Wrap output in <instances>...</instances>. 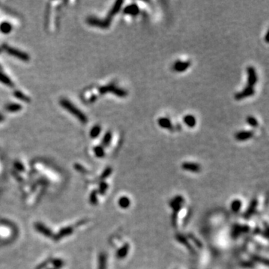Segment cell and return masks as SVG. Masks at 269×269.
Returning a JSON list of instances; mask_svg holds the SVG:
<instances>
[{
    "label": "cell",
    "mask_w": 269,
    "mask_h": 269,
    "mask_svg": "<svg viewBox=\"0 0 269 269\" xmlns=\"http://www.w3.org/2000/svg\"><path fill=\"white\" fill-rule=\"evenodd\" d=\"M60 104L64 108H65L66 110L68 111L70 113H71L72 114L74 115L76 118L79 120V121L83 123H86L88 122V117H86V115L84 113H82L79 108L76 107L73 103H70L68 100H66V99H62V100H60Z\"/></svg>",
    "instance_id": "cell-1"
},
{
    "label": "cell",
    "mask_w": 269,
    "mask_h": 269,
    "mask_svg": "<svg viewBox=\"0 0 269 269\" xmlns=\"http://www.w3.org/2000/svg\"><path fill=\"white\" fill-rule=\"evenodd\" d=\"M99 91L100 94H104L106 93H112L119 97H125L127 95V91L122 88H119L114 85H106L99 88Z\"/></svg>",
    "instance_id": "cell-2"
},
{
    "label": "cell",
    "mask_w": 269,
    "mask_h": 269,
    "mask_svg": "<svg viewBox=\"0 0 269 269\" xmlns=\"http://www.w3.org/2000/svg\"><path fill=\"white\" fill-rule=\"evenodd\" d=\"M87 22L89 25L93 26H97L102 28H108L111 24V19L107 17L105 19H100L96 17H89L87 19Z\"/></svg>",
    "instance_id": "cell-3"
},
{
    "label": "cell",
    "mask_w": 269,
    "mask_h": 269,
    "mask_svg": "<svg viewBox=\"0 0 269 269\" xmlns=\"http://www.w3.org/2000/svg\"><path fill=\"white\" fill-rule=\"evenodd\" d=\"M247 86L253 88L254 85L256 84L257 81H258L256 70L254 69V67L250 66V67H247Z\"/></svg>",
    "instance_id": "cell-4"
},
{
    "label": "cell",
    "mask_w": 269,
    "mask_h": 269,
    "mask_svg": "<svg viewBox=\"0 0 269 269\" xmlns=\"http://www.w3.org/2000/svg\"><path fill=\"white\" fill-rule=\"evenodd\" d=\"M255 94V90L254 88L250 86H247L246 88H244L243 89V91H242L241 92L237 93V94L235 95V99L236 100H243V99L247 98V97H249L253 96Z\"/></svg>",
    "instance_id": "cell-5"
},
{
    "label": "cell",
    "mask_w": 269,
    "mask_h": 269,
    "mask_svg": "<svg viewBox=\"0 0 269 269\" xmlns=\"http://www.w3.org/2000/svg\"><path fill=\"white\" fill-rule=\"evenodd\" d=\"M7 52L10 55H13V56L16 57V58H18L19 59L22 60V61H28V59H29V56L26 53L21 52V51L18 50V49H13V48L8 47L7 49Z\"/></svg>",
    "instance_id": "cell-6"
},
{
    "label": "cell",
    "mask_w": 269,
    "mask_h": 269,
    "mask_svg": "<svg viewBox=\"0 0 269 269\" xmlns=\"http://www.w3.org/2000/svg\"><path fill=\"white\" fill-rule=\"evenodd\" d=\"M191 66V62L190 61H177L174 63L173 65V69L175 72L177 73H182L185 71L189 68Z\"/></svg>",
    "instance_id": "cell-7"
},
{
    "label": "cell",
    "mask_w": 269,
    "mask_h": 269,
    "mask_svg": "<svg viewBox=\"0 0 269 269\" xmlns=\"http://www.w3.org/2000/svg\"><path fill=\"white\" fill-rule=\"evenodd\" d=\"M123 11L124 14H127V15H130V16H135L139 13V12H140V9H139V7L137 6V4H134V3H132V4H129V5L126 6V7H124V9Z\"/></svg>",
    "instance_id": "cell-8"
},
{
    "label": "cell",
    "mask_w": 269,
    "mask_h": 269,
    "mask_svg": "<svg viewBox=\"0 0 269 269\" xmlns=\"http://www.w3.org/2000/svg\"><path fill=\"white\" fill-rule=\"evenodd\" d=\"M253 131H250V130L244 131H244H241L236 133L235 137L239 141H244V140H247L250 139L253 136Z\"/></svg>",
    "instance_id": "cell-9"
},
{
    "label": "cell",
    "mask_w": 269,
    "mask_h": 269,
    "mask_svg": "<svg viewBox=\"0 0 269 269\" xmlns=\"http://www.w3.org/2000/svg\"><path fill=\"white\" fill-rule=\"evenodd\" d=\"M158 123L160 127L165 129H173V125L171 123V121L167 117H160L158 120Z\"/></svg>",
    "instance_id": "cell-10"
},
{
    "label": "cell",
    "mask_w": 269,
    "mask_h": 269,
    "mask_svg": "<svg viewBox=\"0 0 269 269\" xmlns=\"http://www.w3.org/2000/svg\"><path fill=\"white\" fill-rule=\"evenodd\" d=\"M123 4V1H120V0H118V1H115L113 7H112L111 9L110 10V12H109V14H108V17L110 18L111 19L112 16H114V15H116L117 13L120 11V10L121 9V7H122Z\"/></svg>",
    "instance_id": "cell-11"
},
{
    "label": "cell",
    "mask_w": 269,
    "mask_h": 269,
    "mask_svg": "<svg viewBox=\"0 0 269 269\" xmlns=\"http://www.w3.org/2000/svg\"><path fill=\"white\" fill-rule=\"evenodd\" d=\"M183 122L187 126H188L189 128H194L195 126L196 123H197V120H196L195 117L193 116V115L188 114L186 116H185L183 117Z\"/></svg>",
    "instance_id": "cell-12"
},
{
    "label": "cell",
    "mask_w": 269,
    "mask_h": 269,
    "mask_svg": "<svg viewBox=\"0 0 269 269\" xmlns=\"http://www.w3.org/2000/svg\"><path fill=\"white\" fill-rule=\"evenodd\" d=\"M182 167L185 170H191V171H198L200 170V166L194 163H184Z\"/></svg>",
    "instance_id": "cell-13"
},
{
    "label": "cell",
    "mask_w": 269,
    "mask_h": 269,
    "mask_svg": "<svg viewBox=\"0 0 269 269\" xmlns=\"http://www.w3.org/2000/svg\"><path fill=\"white\" fill-rule=\"evenodd\" d=\"M12 30V25L9 22H4L0 25V31L4 34H9Z\"/></svg>",
    "instance_id": "cell-14"
},
{
    "label": "cell",
    "mask_w": 269,
    "mask_h": 269,
    "mask_svg": "<svg viewBox=\"0 0 269 269\" xmlns=\"http://www.w3.org/2000/svg\"><path fill=\"white\" fill-rule=\"evenodd\" d=\"M0 82H2V83L4 84V85H7V86H10V87L13 86V82H12V81L10 80V79H9L7 76H5L4 74H3V73H1V72H0Z\"/></svg>",
    "instance_id": "cell-15"
},
{
    "label": "cell",
    "mask_w": 269,
    "mask_h": 269,
    "mask_svg": "<svg viewBox=\"0 0 269 269\" xmlns=\"http://www.w3.org/2000/svg\"><path fill=\"white\" fill-rule=\"evenodd\" d=\"M100 132H101V127H100V126L97 125L91 129L90 135H91V137H93V138H95V137H98L99 134H100Z\"/></svg>",
    "instance_id": "cell-16"
},
{
    "label": "cell",
    "mask_w": 269,
    "mask_h": 269,
    "mask_svg": "<svg viewBox=\"0 0 269 269\" xmlns=\"http://www.w3.org/2000/svg\"><path fill=\"white\" fill-rule=\"evenodd\" d=\"M6 109L9 111H18L21 110L22 109V106L19 104H16V103H13V104H10L8 106H7Z\"/></svg>",
    "instance_id": "cell-17"
},
{
    "label": "cell",
    "mask_w": 269,
    "mask_h": 269,
    "mask_svg": "<svg viewBox=\"0 0 269 269\" xmlns=\"http://www.w3.org/2000/svg\"><path fill=\"white\" fill-rule=\"evenodd\" d=\"M112 138V134L110 132H108L106 133V134L104 135L103 139V144L104 146H108L109 143H110L111 140Z\"/></svg>",
    "instance_id": "cell-18"
},
{
    "label": "cell",
    "mask_w": 269,
    "mask_h": 269,
    "mask_svg": "<svg viewBox=\"0 0 269 269\" xmlns=\"http://www.w3.org/2000/svg\"><path fill=\"white\" fill-rule=\"evenodd\" d=\"M247 123L252 127H257L259 125L258 120L253 116H248L247 117Z\"/></svg>",
    "instance_id": "cell-19"
},
{
    "label": "cell",
    "mask_w": 269,
    "mask_h": 269,
    "mask_svg": "<svg viewBox=\"0 0 269 269\" xmlns=\"http://www.w3.org/2000/svg\"><path fill=\"white\" fill-rule=\"evenodd\" d=\"M94 152H95L96 155L98 157H103L105 155V152H104V149L102 146H97L96 147H94Z\"/></svg>",
    "instance_id": "cell-20"
},
{
    "label": "cell",
    "mask_w": 269,
    "mask_h": 269,
    "mask_svg": "<svg viewBox=\"0 0 269 269\" xmlns=\"http://www.w3.org/2000/svg\"><path fill=\"white\" fill-rule=\"evenodd\" d=\"M14 96L16 97V98L19 99V100H24V101H27V103H28V101L30 100L29 98H28V97H27L25 94H23L22 92H20V91H15Z\"/></svg>",
    "instance_id": "cell-21"
},
{
    "label": "cell",
    "mask_w": 269,
    "mask_h": 269,
    "mask_svg": "<svg viewBox=\"0 0 269 269\" xmlns=\"http://www.w3.org/2000/svg\"><path fill=\"white\" fill-rule=\"evenodd\" d=\"M3 120H4V117H3L2 115L0 114V122H1V121H2Z\"/></svg>",
    "instance_id": "cell-22"
}]
</instances>
